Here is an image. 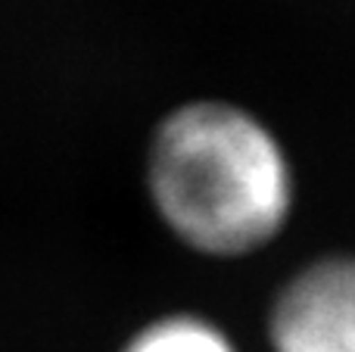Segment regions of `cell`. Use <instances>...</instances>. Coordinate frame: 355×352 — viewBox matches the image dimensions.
<instances>
[{"label":"cell","mask_w":355,"mask_h":352,"mask_svg":"<svg viewBox=\"0 0 355 352\" xmlns=\"http://www.w3.org/2000/svg\"><path fill=\"white\" fill-rule=\"evenodd\" d=\"M268 352H355V249L306 259L265 312Z\"/></svg>","instance_id":"cell-2"},{"label":"cell","mask_w":355,"mask_h":352,"mask_svg":"<svg viewBox=\"0 0 355 352\" xmlns=\"http://www.w3.org/2000/svg\"><path fill=\"white\" fill-rule=\"evenodd\" d=\"M122 352H240L225 324L200 312H168L141 324Z\"/></svg>","instance_id":"cell-3"},{"label":"cell","mask_w":355,"mask_h":352,"mask_svg":"<svg viewBox=\"0 0 355 352\" xmlns=\"http://www.w3.org/2000/svg\"><path fill=\"white\" fill-rule=\"evenodd\" d=\"M144 184L162 228L206 259H250L287 234L300 175L287 141L252 106L193 97L156 122Z\"/></svg>","instance_id":"cell-1"}]
</instances>
